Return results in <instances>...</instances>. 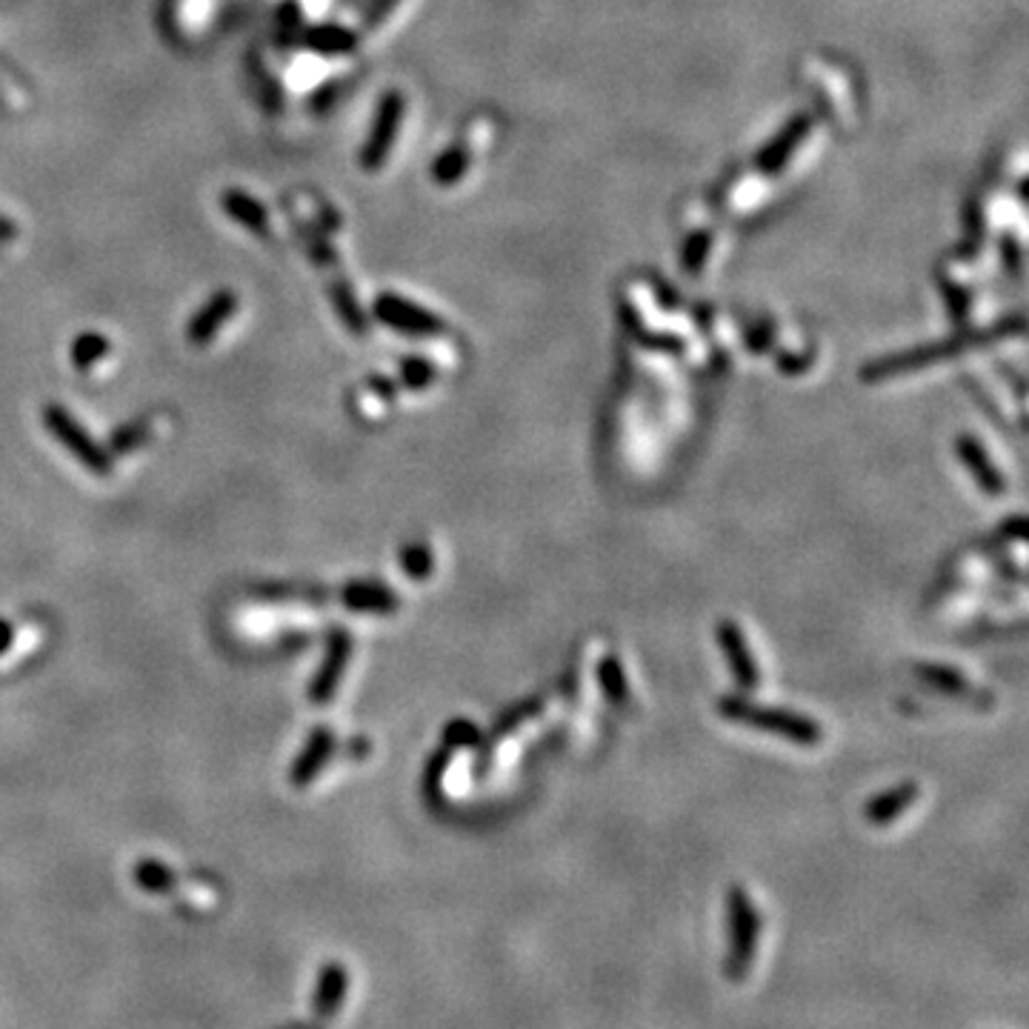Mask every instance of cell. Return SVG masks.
Returning <instances> with one entry per match:
<instances>
[{
	"instance_id": "1",
	"label": "cell",
	"mask_w": 1029,
	"mask_h": 1029,
	"mask_svg": "<svg viewBox=\"0 0 1029 1029\" xmlns=\"http://www.w3.org/2000/svg\"><path fill=\"white\" fill-rule=\"evenodd\" d=\"M721 715L738 724L758 726L769 735H781V738L801 744V747H815L821 744L824 733L821 726L806 715H798L790 710H776V706H764V703L744 701V698H721Z\"/></svg>"
},
{
	"instance_id": "2",
	"label": "cell",
	"mask_w": 1029,
	"mask_h": 1029,
	"mask_svg": "<svg viewBox=\"0 0 1029 1029\" xmlns=\"http://www.w3.org/2000/svg\"><path fill=\"white\" fill-rule=\"evenodd\" d=\"M726 927H730V950H726V975L740 981L753 966V956L758 950L761 936V915L753 906L749 895L740 886H730L726 892Z\"/></svg>"
},
{
	"instance_id": "3",
	"label": "cell",
	"mask_w": 1029,
	"mask_h": 1029,
	"mask_svg": "<svg viewBox=\"0 0 1029 1029\" xmlns=\"http://www.w3.org/2000/svg\"><path fill=\"white\" fill-rule=\"evenodd\" d=\"M44 423L49 427L52 436L58 438L60 446H66V450L72 452V455L78 457L80 464L87 466L89 472H94V475H110V470H112L110 455H106V452L92 441V436H87V429L80 427L72 415L66 412L64 406H58V404L46 406Z\"/></svg>"
},
{
	"instance_id": "4",
	"label": "cell",
	"mask_w": 1029,
	"mask_h": 1029,
	"mask_svg": "<svg viewBox=\"0 0 1029 1029\" xmlns=\"http://www.w3.org/2000/svg\"><path fill=\"white\" fill-rule=\"evenodd\" d=\"M400 117H404V98L398 92H389L381 103V110H377L375 124H372L370 140L363 144L361 149V167L375 172L386 163V155H389L392 144H395V135L400 129Z\"/></svg>"
},
{
	"instance_id": "5",
	"label": "cell",
	"mask_w": 1029,
	"mask_h": 1029,
	"mask_svg": "<svg viewBox=\"0 0 1029 1029\" xmlns=\"http://www.w3.org/2000/svg\"><path fill=\"white\" fill-rule=\"evenodd\" d=\"M375 315L384 320L386 327H395L409 335H436L441 332L443 324L438 315L427 313L421 306L400 301L398 295H381L375 304Z\"/></svg>"
},
{
	"instance_id": "6",
	"label": "cell",
	"mask_w": 1029,
	"mask_h": 1029,
	"mask_svg": "<svg viewBox=\"0 0 1029 1029\" xmlns=\"http://www.w3.org/2000/svg\"><path fill=\"white\" fill-rule=\"evenodd\" d=\"M235 309H238V295L229 290L215 292V295L206 301L195 313L192 324L186 329L189 343H195V347H206V343L215 341V335L233 320Z\"/></svg>"
},
{
	"instance_id": "7",
	"label": "cell",
	"mask_w": 1029,
	"mask_h": 1029,
	"mask_svg": "<svg viewBox=\"0 0 1029 1029\" xmlns=\"http://www.w3.org/2000/svg\"><path fill=\"white\" fill-rule=\"evenodd\" d=\"M349 653H352V638H349V632L335 630L327 641V655H324V664H320L318 675H315L313 689H309V698L315 703H327L329 698L335 696V689H338V681H341L343 669H347Z\"/></svg>"
},
{
	"instance_id": "8",
	"label": "cell",
	"mask_w": 1029,
	"mask_h": 1029,
	"mask_svg": "<svg viewBox=\"0 0 1029 1029\" xmlns=\"http://www.w3.org/2000/svg\"><path fill=\"white\" fill-rule=\"evenodd\" d=\"M717 641H721V649H724L726 660H730V669H733L735 681L740 683L744 689H755L758 681H761V675H758V664L749 655L747 638H744V632L738 630V624L733 621H721L717 624Z\"/></svg>"
},
{
	"instance_id": "9",
	"label": "cell",
	"mask_w": 1029,
	"mask_h": 1029,
	"mask_svg": "<svg viewBox=\"0 0 1029 1029\" xmlns=\"http://www.w3.org/2000/svg\"><path fill=\"white\" fill-rule=\"evenodd\" d=\"M956 450L958 457L964 461L966 470L972 472L975 484H979L986 495H1000L1007 489V480H1004V475H1000L998 466L993 464V457H990V452L984 450V443H981L979 438L961 436L956 441Z\"/></svg>"
},
{
	"instance_id": "10",
	"label": "cell",
	"mask_w": 1029,
	"mask_h": 1029,
	"mask_svg": "<svg viewBox=\"0 0 1029 1029\" xmlns=\"http://www.w3.org/2000/svg\"><path fill=\"white\" fill-rule=\"evenodd\" d=\"M332 749H335L332 730H329V726H318V730L313 733V738L306 740L304 753L297 755V761L292 764V783H295V787H306V783H313L315 776L324 769V764L329 761Z\"/></svg>"
},
{
	"instance_id": "11",
	"label": "cell",
	"mask_w": 1029,
	"mask_h": 1029,
	"mask_svg": "<svg viewBox=\"0 0 1029 1029\" xmlns=\"http://www.w3.org/2000/svg\"><path fill=\"white\" fill-rule=\"evenodd\" d=\"M347 993H349L347 966H341V964H327V966H324V970H320V975H318V986H315V995H313L315 1015H318V1018H324V1021H327V1018H332V1015H338L341 1004L347 1000Z\"/></svg>"
},
{
	"instance_id": "12",
	"label": "cell",
	"mask_w": 1029,
	"mask_h": 1029,
	"mask_svg": "<svg viewBox=\"0 0 1029 1029\" xmlns=\"http://www.w3.org/2000/svg\"><path fill=\"white\" fill-rule=\"evenodd\" d=\"M220 206L233 220H238L247 233L258 235V238H269V215L263 210L261 201H255L247 195L244 189H229L220 195Z\"/></svg>"
},
{
	"instance_id": "13",
	"label": "cell",
	"mask_w": 1029,
	"mask_h": 1029,
	"mask_svg": "<svg viewBox=\"0 0 1029 1029\" xmlns=\"http://www.w3.org/2000/svg\"><path fill=\"white\" fill-rule=\"evenodd\" d=\"M341 601L352 612H375V615H386V612L398 609V595L381 587V584H370V580H355V584L343 587Z\"/></svg>"
},
{
	"instance_id": "14",
	"label": "cell",
	"mask_w": 1029,
	"mask_h": 1029,
	"mask_svg": "<svg viewBox=\"0 0 1029 1029\" xmlns=\"http://www.w3.org/2000/svg\"><path fill=\"white\" fill-rule=\"evenodd\" d=\"M915 798H918V787H915V783H901L895 790H886L878 798H872L870 804H867V810H863V815H867V821L875 824V827H886L890 821H895L901 812H906L915 804Z\"/></svg>"
},
{
	"instance_id": "15",
	"label": "cell",
	"mask_w": 1029,
	"mask_h": 1029,
	"mask_svg": "<svg viewBox=\"0 0 1029 1029\" xmlns=\"http://www.w3.org/2000/svg\"><path fill=\"white\" fill-rule=\"evenodd\" d=\"M132 875H135V884L144 892H149V895H167V892H172L174 884H178L174 872L169 870L167 863L155 861V858H144V861L135 863V872H132Z\"/></svg>"
},
{
	"instance_id": "16",
	"label": "cell",
	"mask_w": 1029,
	"mask_h": 1029,
	"mask_svg": "<svg viewBox=\"0 0 1029 1029\" xmlns=\"http://www.w3.org/2000/svg\"><path fill=\"white\" fill-rule=\"evenodd\" d=\"M106 355H110V341L98 332H83L78 341L72 343V361L80 372H89Z\"/></svg>"
},
{
	"instance_id": "17",
	"label": "cell",
	"mask_w": 1029,
	"mask_h": 1029,
	"mask_svg": "<svg viewBox=\"0 0 1029 1029\" xmlns=\"http://www.w3.org/2000/svg\"><path fill=\"white\" fill-rule=\"evenodd\" d=\"M598 675H601V687H603V692H607L609 701L615 703V706H624V703L630 701V683H626L621 658H615V655L603 658Z\"/></svg>"
},
{
	"instance_id": "18",
	"label": "cell",
	"mask_w": 1029,
	"mask_h": 1029,
	"mask_svg": "<svg viewBox=\"0 0 1029 1029\" xmlns=\"http://www.w3.org/2000/svg\"><path fill=\"white\" fill-rule=\"evenodd\" d=\"M329 292H332V304L335 309H338V315H341L343 324H347V329H352L355 335L366 332V320H363L361 306H358L355 295H352V290H349L347 283H338V286H332Z\"/></svg>"
},
{
	"instance_id": "19",
	"label": "cell",
	"mask_w": 1029,
	"mask_h": 1029,
	"mask_svg": "<svg viewBox=\"0 0 1029 1029\" xmlns=\"http://www.w3.org/2000/svg\"><path fill=\"white\" fill-rule=\"evenodd\" d=\"M400 566H404V573L415 580H427L436 569V555L429 550L427 544H406L404 552H400Z\"/></svg>"
},
{
	"instance_id": "20",
	"label": "cell",
	"mask_w": 1029,
	"mask_h": 1029,
	"mask_svg": "<svg viewBox=\"0 0 1029 1029\" xmlns=\"http://www.w3.org/2000/svg\"><path fill=\"white\" fill-rule=\"evenodd\" d=\"M918 675L927 683H932L936 689L947 692V696H964V692H966L964 675L956 672V669H950V667H938V664H924V667H918Z\"/></svg>"
},
{
	"instance_id": "21",
	"label": "cell",
	"mask_w": 1029,
	"mask_h": 1029,
	"mask_svg": "<svg viewBox=\"0 0 1029 1029\" xmlns=\"http://www.w3.org/2000/svg\"><path fill=\"white\" fill-rule=\"evenodd\" d=\"M306 41L318 52H347L355 46V37L349 35L347 30H341V26H318V30L306 35Z\"/></svg>"
},
{
	"instance_id": "22",
	"label": "cell",
	"mask_w": 1029,
	"mask_h": 1029,
	"mask_svg": "<svg viewBox=\"0 0 1029 1029\" xmlns=\"http://www.w3.org/2000/svg\"><path fill=\"white\" fill-rule=\"evenodd\" d=\"M149 436H152V421L140 418V421H132L124 429H117L115 438H112V446H115L117 455H126V452H135L138 446H144Z\"/></svg>"
},
{
	"instance_id": "23",
	"label": "cell",
	"mask_w": 1029,
	"mask_h": 1029,
	"mask_svg": "<svg viewBox=\"0 0 1029 1029\" xmlns=\"http://www.w3.org/2000/svg\"><path fill=\"white\" fill-rule=\"evenodd\" d=\"M404 381L412 389H423V386L436 381V370L427 361H421V358H412V361H404Z\"/></svg>"
},
{
	"instance_id": "24",
	"label": "cell",
	"mask_w": 1029,
	"mask_h": 1029,
	"mask_svg": "<svg viewBox=\"0 0 1029 1029\" xmlns=\"http://www.w3.org/2000/svg\"><path fill=\"white\" fill-rule=\"evenodd\" d=\"M475 740H478V726L464 721V717L446 726V744L450 747H466V744H475Z\"/></svg>"
},
{
	"instance_id": "25",
	"label": "cell",
	"mask_w": 1029,
	"mask_h": 1029,
	"mask_svg": "<svg viewBox=\"0 0 1029 1029\" xmlns=\"http://www.w3.org/2000/svg\"><path fill=\"white\" fill-rule=\"evenodd\" d=\"M15 238H18L15 220H9L0 215V244H7V240H15Z\"/></svg>"
},
{
	"instance_id": "26",
	"label": "cell",
	"mask_w": 1029,
	"mask_h": 1029,
	"mask_svg": "<svg viewBox=\"0 0 1029 1029\" xmlns=\"http://www.w3.org/2000/svg\"><path fill=\"white\" fill-rule=\"evenodd\" d=\"M392 7H395V0H375V7H372V12H370L372 26H375V23L381 21V18H384Z\"/></svg>"
},
{
	"instance_id": "27",
	"label": "cell",
	"mask_w": 1029,
	"mask_h": 1029,
	"mask_svg": "<svg viewBox=\"0 0 1029 1029\" xmlns=\"http://www.w3.org/2000/svg\"><path fill=\"white\" fill-rule=\"evenodd\" d=\"M9 644H12V626L7 621H0V653H7Z\"/></svg>"
}]
</instances>
